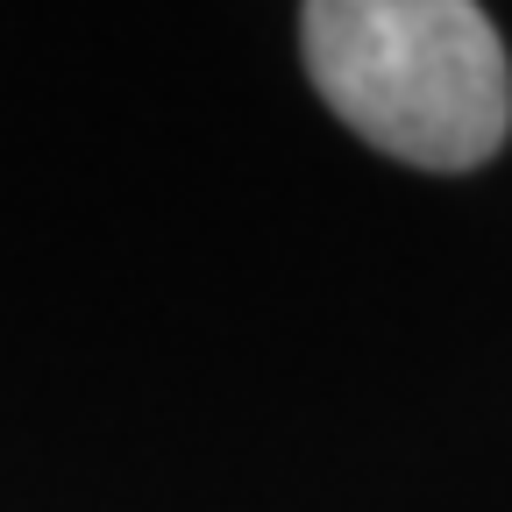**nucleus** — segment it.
Wrapping results in <instances>:
<instances>
[{
	"label": "nucleus",
	"mask_w": 512,
	"mask_h": 512,
	"mask_svg": "<svg viewBox=\"0 0 512 512\" xmlns=\"http://www.w3.org/2000/svg\"><path fill=\"white\" fill-rule=\"evenodd\" d=\"M313 93L420 171H470L512 136V64L477 0H306Z\"/></svg>",
	"instance_id": "1"
}]
</instances>
